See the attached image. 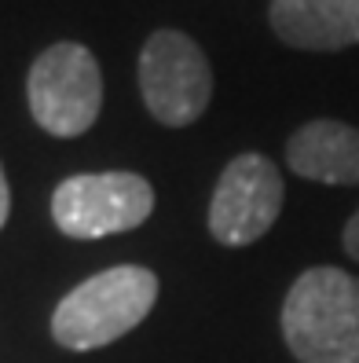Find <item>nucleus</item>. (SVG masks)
Returning a JSON list of instances; mask_svg holds the SVG:
<instances>
[{"label": "nucleus", "instance_id": "obj_1", "mask_svg": "<svg viewBox=\"0 0 359 363\" xmlns=\"http://www.w3.org/2000/svg\"><path fill=\"white\" fill-rule=\"evenodd\" d=\"M283 341L301 363H359V275L301 272L283 301Z\"/></svg>", "mask_w": 359, "mask_h": 363}, {"label": "nucleus", "instance_id": "obj_2", "mask_svg": "<svg viewBox=\"0 0 359 363\" xmlns=\"http://www.w3.org/2000/svg\"><path fill=\"white\" fill-rule=\"evenodd\" d=\"M158 301V275L139 264H118L84 279L59 301L52 337L62 349L89 352L139 327Z\"/></svg>", "mask_w": 359, "mask_h": 363}, {"label": "nucleus", "instance_id": "obj_3", "mask_svg": "<svg viewBox=\"0 0 359 363\" xmlns=\"http://www.w3.org/2000/svg\"><path fill=\"white\" fill-rule=\"evenodd\" d=\"M30 111L52 136H81L92 129L103 106V74L96 55L84 45H52L40 52L26 81Z\"/></svg>", "mask_w": 359, "mask_h": 363}, {"label": "nucleus", "instance_id": "obj_4", "mask_svg": "<svg viewBox=\"0 0 359 363\" xmlns=\"http://www.w3.org/2000/svg\"><path fill=\"white\" fill-rule=\"evenodd\" d=\"M139 92L161 125L183 129L213 99V70L205 52L180 30H158L139 52Z\"/></svg>", "mask_w": 359, "mask_h": 363}, {"label": "nucleus", "instance_id": "obj_5", "mask_svg": "<svg viewBox=\"0 0 359 363\" xmlns=\"http://www.w3.org/2000/svg\"><path fill=\"white\" fill-rule=\"evenodd\" d=\"M154 209V187L139 173H77L52 195V220L67 239L132 231Z\"/></svg>", "mask_w": 359, "mask_h": 363}, {"label": "nucleus", "instance_id": "obj_6", "mask_svg": "<svg viewBox=\"0 0 359 363\" xmlns=\"http://www.w3.org/2000/svg\"><path fill=\"white\" fill-rule=\"evenodd\" d=\"M283 173L264 155H239L224 165L209 199V235L220 246H253L271 231L283 213Z\"/></svg>", "mask_w": 359, "mask_h": 363}, {"label": "nucleus", "instance_id": "obj_7", "mask_svg": "<svg viewBox=\"0 0 359 363\" xmlns=\"http://www.w3.org/2000/svg\"><path fill=\"white\" fill-rule=\"evenodd\" d=\"M271 30L301 52H341L359 45V0H271Z\"/></svg>", "mask_w": 359, "mask_h": 363}, {"label": "nucleus", "instance_id": "obj_8", "mask_svg": "<svg viewBox=\"0 0 359 363\" xmlns=\"http://www.w3.org/2000/svg\"><path fill=\"white\" fill-rule=\"evenodd\" d=\"M286 165L301 180L359 187V129L334 118H315L290 136Z\"/></svg>", "mask_w": 359, "mask_h": 363}, {"label": "nucleus", "instance_id": "obj_9", "mask_svg": "<svg viewBox=\"0 0 359 363\" xmlns=\"http://www.w3.org/2000/svg\"><path fill=\"white\" fill-rule=\"evenodd\" d=\"M341 246H345V253H348L352 261H359V209L348 217V224L341 231Z\"/></svg>", "mask_w": 359, "mask_h": 363}, {"label": "nucleus", "instance_id": "obj_10", "mask_svg": "<svg viewBox=\"0 0 359 363\" xmlns=\"http://www.w3.org/2000/svg\"><path fill=\"white\" fill-rule=\"evenodd\" d=\"M8 213H11V191H8V177H4V165H0V228L8 224Z\"/></svg>", "mask_w": 359, "mask_h": 363}]
</instances>
